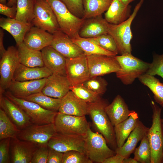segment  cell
<instances>
[{
	"label": "cell",
	"mask_w": 163,
	"mask_h": 163,
	"mask_svg": "<svg viewBox=\"0 0 163 163\" xmlns=\"http://www.w3.org/2000/svg\"><path fill=\"white\" fill-rule=\"evenodd\" d=\"M108 104L107 101L101 98L94 102L88 103V114L98 132L103 136L107 144L115 150L117 146L114 126L105 110Z\"/></svg>",
	"instance_id": "obj_1"
},
{
	"label": "cell",
	"mask_w": 163,
	"mask_h": 163,
	"mask_svg": "<svg viewBox=\"0 0 163 163\" xmlns=\"http://www.w3.org/2000/svg\"><path fill=\"white\" fill-rule=\"evenodd\" d=\"M115 58L120 66V69L116 73V76L126 85L131 84L136 78L146 73L150 66V63L134 56L131 53L116 55Z\"/></svg>",
	"instance_id": "obj_2"
},
{
	"label": "cell",
	"mask_w": 163,
	"mask_h": 163,
	"mask_svg": "<svg viewBox=\"0 0 163 163\" xmlns=\"http://www.w3.org/2000/svg\"><path fill=\"white\" fill-rule=\"evenodd\" d=\"M144 1V0H140L136 5L133 12L124 21L118 24L109 23L108 34L114 39L118 54L120 55L131 53L132 50L130 42L133 36L131 28V25Z\"/></svg>",
	"instance_id": "obj_3"
},
{
	"label": "cell",
	"mask_w": 163,
	"mask_h": 163,
	"mask_svg": "<svg viewBox=\"0 0 163 163\" xmlns=\"http://www.w3.org/2000/svg\"><path fill=\"white\" fill-rule=\"evenodd\" d=\"M51 7L56 17L59 28L71 38L78 33L85 21L73 14L60 0H45Z\"/></svg>",
	"instance_id": "obj_4"
},
{
	"label": "cell",
	"mask_w": 163,
	"mask_h": 163,
	"mask_svg": "<svg viewBox=\"0 0 163 163\" xmlns=\"http://www.w3.org/2000/svg\"><path fill=\"white\" fill-rule=\"evenodd\" d=\"M150 104L152 108V123L147 136L152 151L151 163H163V138L161 126L162 108L153 101Z\"/></svg>",
	"instance_id": "obj_5"
},
{
	"label": "cell",
	"mask_w": 163,
	"mask_h": 163,
	"mask_svg": "<svg viewBox=\"0 0 163 163\" xmlns=\"http://www.w3.org/2000/svg\"><path fill=\"white\" fill-rule=\"evenodd\" d=\"M4 94L23 110L32 124L42 125L54 123L58 111L46 110L35 102L17 97L8 91Z\"/></svg>",
	"instance_id": "obj_6"
},
{
	"label": "cell",
	"mask_w": 163,
	"mask_h": 163,
	"mask_svg": "<svg viewBox=\"0 0 163 163\" xmlns=\"http://www.w3.org/2000/svg\"><path fill=\"white\" fill-rule=\"evenodd\" d=\"M107 144L101 134L93 132L90 128L85 136V154L93 162L103 163L106 158L116 154Z\"/></svg>",
	"instance_id": "obj_7"
},
{
	"label": "cell",
	"mask_w": 163,
	"mask_h": 163,
	"mask_svg": "<svg viewBox=\"0 0 163 163\" xmlns=\"http://www.w3.org/2000/svg\"><path fill=\"white\" fill-rule=\"evenodd\" d=\"M53 123L57 132L63 134L85 136L90 128L85 116L68 115L59 111Z\"/></svg>",
	"instance_id": "obj_8"
},
{
	"label": "cell",
	"mask_w": 163,
	"mask_h": 163,
	"mask_svg": "<svg viewBox=\"0 0 163 163\" xmlns=\"http://www.w3.org/2000/svg\"><path fill=\"white\" fill-rule=\"evenodd\" d=\"M19 63L17 48L12 46H9L0 61V96L8 89Z\"/></svg>",
	"instance_id": "obj_9"
},
{
	"label": "cell",
	"mask_w": 163,
	"mask_h": 163,
	"mask_svg": "<svg viewBox=\"0 0 163 163\" xmlns=\"http://www.w3.org/2000/svg\"><path fill=\"white\" fill-rule=\"evenodd\" d=\"M56 132L54 123L42 125L33 124L20 130L17 137L40 147L48 146L49 141Z\"/></svg>",
	"instance_id": "obj_10"
},
{
	"label": "cell",
	"mask_w": 163,
	"mask_h": 163,
	"mask_svg": "<svg viewBox=\"0 0 163 163\" xmlns=\"http://www.w3.org/2000/svg\"><path fill=\"white\" fill-rule=\"evenodd\" d=\"M32 23L52 34L60 29L54 11L45 0H35Z\"/></svg>",
	"instance_id": "obj_11"
},
{
	"label": "cell",
	"mask_w": 163,
	"mask_h": 163,
	"mask_svg": "<svg viewBox=\"0 0 163 163\" xmlns=\"http://www.w3.org/2000/svg\"><path fill=\"white\" fill-rule=\"evenodd\" d=\"M66 76L70 86L81 85L90 78L87 57L84 54L66 58Z\"/></svg>",
	"instance_id": "obj_12"
},
{
	"label": "cell",
	"mask_w": 163,
	"mask_h": 163,
	"mask_svg": "<svg viewBox=\"0 0 163 163\" xmlns=\"http://www.w3.org/2000/svg\"><path fill=\"white\" fill-rule=\"evenodd\" d=\"M85 136L56 132L49 141L48 146L63 153L69 151L76 150L85 154Z\"/></svg>",
	"instance_id": "obj_13"
},
{
	"label": "cell",
	"mask_w": 163,
	"mask_h": 163,
	"mask_svg": "<svg viewBox=\"0 0 163 163\" xmlns=\"http://www.w3.org/2000/svg\"><path fill=\"white\" fill-rule=\"evenodd\" d=\"M87 57L90 78L116 73L120 69L115 56L93 55Z\"/></svg>",
	"instance_id": "obj_14"
},
{
	"label": "cell",
	"mask_w": 163,
	"mask_h": 163,
	"mask_svg": "<svg viewBox=\"0 0 163 163\" xmlns=\"http://www.w3.org/2000/svg\"><path fill=\"white\" fill-rule=\"evenodd\" d=\"M39 147L34 144L17 137L11 138L10 156L11 163H31L33 156Z\"/></svg>",
	"instance_id": "obj_15"
},
{
	"label": "cell",
	"mask_w": 163,
	"mask_h": 163,
	"mask_svg": "<svg viewBox=\"0 0 163 163\" xmlns=\"http://www.w3.org/2000/svg\"><path fill=\"white\" fill-rule=\"evenodd\" d=\"M53 35L50 46L66 58L75 57L84 54L82 50L60 29Z\"/></svg>",
	"instance_id": "obj_16"
},
{
	"label": "cell",
	"mask_w": 163,
	"mask_h": 163,
	"mask_svg": "<svg viewBox=\"0 0 163 163\" xmlns=\"http://www.w3.org/2000/svg\"><path fill=\"white\" fill-rule=\"evenodd\" d=\"M0 106L19 130L33 124L23 110L4 94L0 96Z\"/></svg>",
	"instance_id": "obj_17"
},
{
	"label": "cell",
	"mask_w": 163,
	"mask_h": 163,
	"mask_svg": "<svg viewBox=\"0 0 163 163\" xmlns=\"http://www.w3.org/2000/svg\"><path fill=\"white\" fill-rule=\"evenodd\" d=\"M88 103L70 90L61 98L58 111L66 114L82 116L88 114Z\"/></svg>",
	"instance_id": "obj_18"
},
{
	"label": "cell",
	"mask_w": 163,
	"mask_h": 163,
	"mask_svg": "<svg viewBox=\"0 0 163 163\" xmlns=\"http://www.w3.org/2000/svg\"><path fill=\"white\" fill-rule=\"evenodd\" d=\"M70 86L66 76L53 73L46 78L41 92L49 97L61 98L70 90Z\"/></svg>",
	"instance_id": "obj_19"
},
{
	"label": "cell",
	"mask_w": 163,
	"mask_h": 163,
	"mask_svg": "<svg viewBox=\"0 0 163 163\" xmlns=\"http://www.w3.org/2000/svg\"><path fill=\"white\" fill-rule=\"evenodd\" d=\"M46 81V78L23 82L13 80L7 91L17 97L23 99L41 92Z\"/></svg>",
	"instance_id": "obj_20"
},
{
	"label": "cell",
	"mask_w": 163,
	"mask_h": 163,
	"mask_svg": "<svg viewBox=\"0 0 163 163\" xmlns=\"http://www.w3.org/2000/svg\"><path fill=\"white\" fill-rule=\"evenodd\" d=\"M44 66L53 73L66 76V58L50 45L41 50Z\"/></svg>",
	"instance_id": "obj_21"
},
{
	"label": "cell",
	"mask_w": 163,
	"mask_h": 163,
	"mask_svg": "<svg viewBox=\"0 0 163 163\" xmlns=\"http://www.w3.org/2000/svg\"><path fill=\"white\" fill-rule=\"evenodd\" d=\"M53 40V34L33 26L26 34L23 43L30 49L41 51L44 47L50 45Z\"/></svg>",
	"instance_id": "obj_22"
},
{
	"label": "cell",
	"mask_w": 163,
	"mask_h": 163,
	"mask_svg": "<svg viewBox=\"0 0 163 163\" xmlns=\"http://www.w3.org/2000/svg\"><path fill=\"white\" fill-rule=\"evenodd\" d=\"M108 24L102 15L85 19L78 34L83 38H90L108 34Z\"/></svg>",
	"instance_id": "obj_23"
},
{
	"label": "cell",
	"mask_w": 163,
	"mask_h": 163,
	"mask_svg": "<svg viewBox=\"0 0 163 163\" xmlns=\"http://www.w3.org/2000/svg\"><path fill=\"white\" fill-rule=\"evenodd\" d=\"M33 26L32 23H25L15 18H0V27L10 34L17 46L23 42L26 34Z\"/></svg>",
	"instance_id": "obj_24"
},
{
	"label": "cell",
	"mask_w": 163,
	"mask_h": 163,
	"mask_svg": "<svg viewBox=\"0 0 163 163\" xmlns=\"http://www.w3.org/2000/svg\"><path fill=\"white\" fill-rule=\"evenodd\" d=\"M149 129L139 120L123 145L121 147L117 148L115 150L116 153L124 158L129 157L134 152L138 142L147 135Z\"/></svg>",
	"instance_id": "obj_25"
},
{
	"label": "cell",
	"mask_w": 163,
	"mask_h": 163,
	"mask_svg": "<svg viewBox=\"0 0 163 163\" xmlns=\"http://www.w3.org/2000/svg\"><path fill=\"white\" fill-rule=\"evenodd\" d=\"M105 110L113 126L128 118L133 111L129 110L120 95H117L111 103L106 106Z\"/></svg>",
	"instance_id": "obj_26"
},
{
	"label": "cell",
	"mask_w": 163,
	"mask_h": 163,
	"mask_svg": "<svg viewBox=\"0 0 163 163\" xmlns=\"http://www.w3.org/2000/svg\"><path fill=\"white\" fill-rule=\"evenodd\" d=\"M52 74L45 66L29 67L20 63L14 72L13 80L23 82L47 78Z\"/></svg>",
	"instance_id": "obj_27"
},
{
	"label": "cell",
	"mask_w": 163,
	"mask_h": 163,
	"mask_svg": "<svg viewBox=\"0 0 163 163\" xmlns=\"http://www.w3.org/2000/svg\"><path fill=\"white\" fill-rule=\"evenodd\" d=\"M131 6L125 5L120 0H113L104 14V19L109 23L119 24L126 20L131 14Z\"/></svg>",
	"instance_id": "obj_28"
},
{
	"label": "cell",
	"mask_w": 163,
	"mask_h": 163,
	"mask_svg": "<svg viewBox=\"0 0 163 163\" xmlns=\"http://www.w3.org/2000/svg\"><path fill=\"white\" fill-rule=\"evenodd\" d=\"M139 120L138 114L133 110L128 118L114 126L117 148L123 145Z\"/></svg>",
	"instance_id": "obj_29"
},
{
	"label": "cell",
	"mask_w": 163,
	"mask_h": 163,
	"mask_svg": "<svg viewBox=\"0 0 163 163\" xmlns=\"http://www.w3.org/2000/svg\"><path fill=\"white\" fill-rule=\"evenodd\" d=\"M17 46L20 63L29 67L44 66L41 51L30 49L23 42Z\"/></svg>",
	"instance_id": "obj_30"
},
{
	"label": "cell",
	"mask_w": 163,
	"mask_h": 163,
	"mask_svg": "<svg viewBox=\"0 0 163 163\" xmlns=\"http://www.w3.org/2000/svg\"><path fill=\"white\" fill-rule=\"evenodd\" d=\"M71 39L82 50L86 56L101 55L115 56L117 55L115 53L103 49L89 38L80 37L78 33Z\"/></svg>",
	"instance_id": "obj_31"
},
{
	"label": "cell",
	"mask_w": 163,
	"mask_h": 163,
	"mask_svg": "<svg viewBox=\"0 0 163 163\" xmlns=\"http://www.w3.org/2000/svg\"><path fill=\"white\" fill-rule=\"evenodd\" d=\"M113 0H83L85 20L101 15L108 9Z\"/></svg>",
	"instance_id": "obj_32"
},
{
	"label": "cell",
	"mask_w": 163,
	"mask_h": 163,
	"mask_svg": "<svg viewBox=\"0 0 163 163\" xmlns=\"http://www.w3.org/2000/svg\"><path fill=\"white\" fill-rule=\"evenodd\" d=\"M138 79L152 92L155 102L163 107V84L154 76L145 73L141 75Z\"/></svg>",
	"instance_id": "obj_33"
},
{
	"label": "cell",
	"mask_w": 163,
	"mask_h": 163,
	"mask_svg": "<svg viewBox=\"0 0 163 163\" xmlns=\"http://www.w3.org/2000/svg\"><path fill=\"white\" fill-rule=\"evenodd\" d=\"M23 99L35 102L46 110L56 112L58 111L61 100V98L48 96L42 92L33 94Z\"/></svg>",
	"instance_id": "obj_34"
},
{
	"label": "cell",
	"mask_w": 163,
	"mask_h": 163,
	"mask_svg": "<svg viewBox=\"0 0 163 163\" xmlns=\"http://www.w3.org/2000/svg\"><path fill=\"white\" fill-rule=\"evenodd\" d=\"M35 2V0H17L15 19L25 23H32Z\"/></svg>",
	"instance_id": "obj_35"
},
{
	"label": "cell",
	"mask_w": 163,
	"mask_h": 163,
	"mask_svg": "<svg viewBox=\"0 0 163 163\" xmlns=\"http://www.w3.org/2000/svg\"><path fill=\"white\" fill-rule=\"evenodd\" d=\"M5 112L0 108V140L17 137L19 131Z\"/></svg>",
	"instance_id": "obj_36"
},
{
	"label": "cell",
	"mask_w": 163,
	"mask_h": 163,
	"mask_svg": "<svg viewBox=\"0 0 163 163\" xmlns=\"http://www.w3.org/2000/svg\"><path fill=\"white\" fill-rule=\"evenodd\" d=\"M134 158L138 163H151L152 151L147 135L141 140L139 145L134 151Z\"/></svg>",
	"instance_id": "obj_37"
},
{
	"label": "cell",
	"mask_w": 163,
	"mask_h": 163,
	"mask_svg": "<svg viewBox=\"0 0 163 163\" xmlns=\"http://www.w3.org/2000/svg\"><path fill=\"white\" fill-rule=\"evenodd\" d=\"M70 90L78 97L87 103L94 102L101 98L100 96L82 84L70 86Z\"/></svg>",
	"instance_id": "obj_38"
},
{
	"label": "cell",
	"mask_w": 163,
	"mask_h": 163,
	"mask_svg": "<svg viewBox=\"0 0 163 163\" xmlns=\"http://www.w3.org/2000/svg\"><path fill=\"white\" fill-rule=\"evenodd\" d=\"M101 76L90 78L82 84L100 96L103 95L107 90L108 83Z\"/></svg>",
	"instance_id": "obj_39"
},
{
	"label": "cell",
	"mask_w": 163,
	"mask_h": 163,
	"mask_svg": "<svg viewBox=\"0 0 163 163\" xmlns=\"http://www.w3.org/2000/svg\"><path fill=\"white\" fill-rule=\"evenodd\" d=\"M89 38L103 49L117 55L118 54L116 42L113 37L108 34Z\"/></svg>",
	"instance_id": "obj_40"
},
{
	"label": "cell",
	"mask_w": 163,
	"mask_h": 163,
	"mask_svg": "<svg viewBox=\"0 0 163 163\" xmlns=\"http://www.w3.org/2000/svg\"><path fill=\"white\" fill-rule=\"evenodd\" d=\"M85 154L76 150L63 153L62 163H92Z\"/></svg>",
	"instance_id": "obj_41"
},
{
	"label": "cell",
	"mask_w": 163,
	"mask_h": 163,
	"mask_svg": "<svg viewBox=\"0 0 163 163\" xmlns=\"http://www.w3.org/2000/svg\"><path fill=\"white\" fill-rule=\"evenodd\" d=\"M145 73L152 76L157 75L163 79V54L154 55L153 61Z\"/></svg>",
	"instance_id": "obj_42"
},
{
	"label": "cell",
	"mask_w": 163,
	"mask_h": 163,
	"mask_svg": "<svg viewBox=\"0 0 163 163\" xmlns=\"http://www.w3.org/2000/svg\"><path fill=\"white\" fill-rule=\"evenodd\" d=\"M74 15L82 18L84 14L83 0H60Z\"/></svg>",
	"instance_id": "obj_43"
},
{
	"label": "cell",
	"mask_w": 163,
	"mask_h": 163,
	"mask_svg": "<svg viewBox=\"0 0 163 163\" xmlns=\"http://www.w3.org/2000/svg\"><path fill=\"white\" fill-rule=\"evenodd\" d=\"M11 138L0 140V163H11L10 144Z\"/></svg>",
	"instance_id": "obj_44"
},
{
	"label": "cell",
	"mask_w": 163,
	"mask_h": 163,
	"mask_svg": "<svg viewBox=\"0 0 163 163\" xmlns=\"http://www.w3.org/2000/svg\"><path fill=\"white\" fill-rule=\"evenodd\" d=\"M48 150V146L39 147L34 154L31 163H47Z\"/></svg>",
	"instance_id": "obj_45"
},
{
	"label": "cell",
	"mask_w": 163,
	"mask_h": 163,
	"mask_svg": "<svg viewBox=\"0 0 163 163\" xmlns=\"http://www.w3.org/2000/svg\"><path fill=\"white\" fill-rule=\"evenodd\" d=\"M63 153L49 147L47 163H62Z\"/></svg>",
	"instance_id": "obj_46"
},
{
	"label": "cell",
	"mask_w": 163,
	"mask_h": 163,
	"mask_svg": "<svg viewBox=\"0 0 163 163\" xmlns=\"http://www.w3.org/2000/svg\"><path fill=\"white\" fill-rule=\"evenodd\" d=\"M17 12L16 4L11 7L0 3V13L7 18H15Z\"/></svg>",
	"instance_id": "obj_47"
},
{
	"label": "cell",
	"mask_w": 163,
	"mask_h": 163,
	"mask_svg": "<svg viewBox=\"0 0 163 163\" xmlns=\"http://www.w3.org/2000/svg\"><path fill=\"white\" fill-rule=\"evenodd\" d=\"M124 158L121 156L116 154L106 158L103 163H123Z\"/></svg>",
	"instance_id": "obj_48"
},
{
	"label": "cell",
	"mask_w": 163,
	"mask_h": 163,
	"mask_svg": "<svg viewBox=\"0 0 163 163\" xmlns=\"http://www.w3.org/2000/svg\"><path fill=\"white\" fill-rule=\"evenodd\" d=\"M2 29H0V55L1 57L5 53L6 50L4 47L3 44L4 32Z\"/></svg>",
	"instance_id": "obj_49"
},
{
	"label": "cell",
	"mask_w": 163,
	"mask_h": 163,
	"mask_svg": "<svg viewBox=\"0 0 163 163\" xmlns=\"http://www.w3.org/2000/svg\"><path fill=\"white\" fill-rule=\"evenodd\" d=\"M123 163H139L134 158H124Z\"/></svg>",
	"instance_id": "obj_50"
},
{
	"label": "cell",
	"mask_w": 163,
	"mask_h": 163,
	"mask_svg": "<svg viewBox=\"0 0 163 163\" xmlns=\"http://www.w3.org/2000/svg\"><path fill=\"white\" fill-rule=\"evenodd\" d=\"M17 0H10L7 4V5L11 7L15 4H16Z\"/></svg>",
	"instance_id": "obj_51"
},
{
	"label": "cell",
	"mask_w": 163,
	"mask_h": 163,
	"mask_svg": "<svg viewBox=\"0 0 163 163\" xmlns=\"http://www.w3.org/2000/svg\"><path fill=\"white\" fill-rule=\"evenodd\" d=\"M125 5H128L131 2L135 0H120Z\"/></svg>",
	"instance_id": "obj_52"
},
{
	"label": "cell",
	"mask_w": 163,
	"mask_h": 163,
	"mask_svg": "<svg viewBox=\"0 0 163 163\" xmlns=\"http://www.w3.org/2000/svg\"><path fill=\"white\" fill-rule=\"evenodd\" d=\"M161 129L162 133V134L163 138V118H161Z\"/></svg>",
	"instance_id": "obj_53"
},
{
	"label": "cell",
	"mask_w": 163,
	"mask_h": 163,
	"mask_svg": "<svg viewBox=\"0 0 163 163\" xmlns=\"http://www.w3.org/2000/svg\"><path fill=\"white\" fill-rule=\"evenodd\" d=\"M10 0H0V2L4 4H5L7 1L8 2Z\"/></svg>",
	"instance_id": "obj_54"
}]
</instances>
